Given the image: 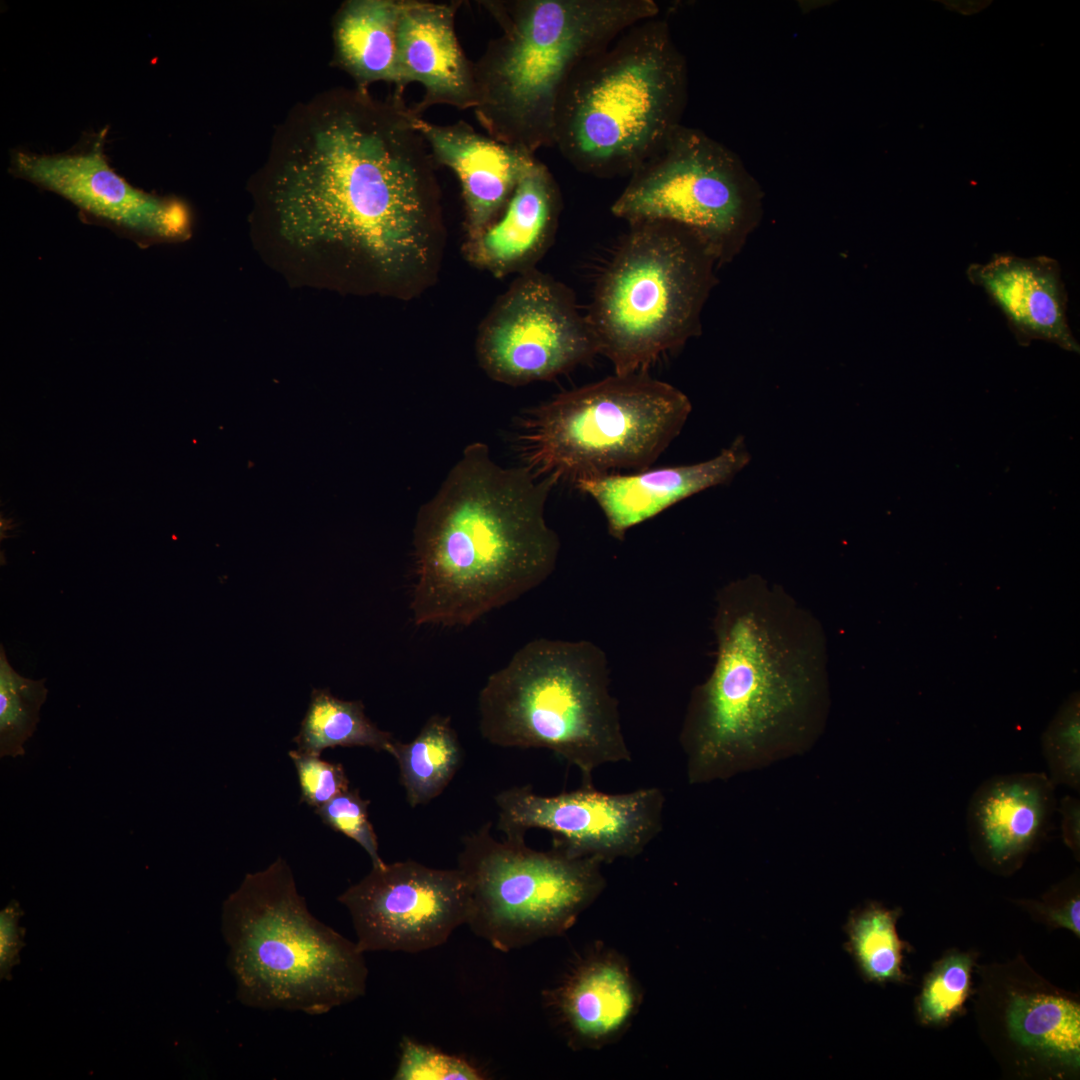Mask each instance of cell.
Instances as JSON below:
<instances>
[{
	"label": "cell",
	"instance_id": "277c9868",
	"mask_svg": "<svg viewBox=\"0 0 1080 1080\" xmlns=\"http://www.w3.org/2000/svg\"><path fill=\"white\" fill-rule=\"evenodd\" d=\"M479 3L501 33L474 62L476 118L492 138L534 155L553 146L557 104L576 68L660 12L653 0Z\"/></svg>",
	"mask_w": 1080,
	"mask_h": 1080
},
{
	"label": "cell",
	"instance_id": "ac0fdd59",
	"mask_svg": "<svg viewBox=\"0 0 1080 1080\" xmlns=\"http://www.w3.org/2000/svg\"><path fill=\"white\" fill-rule=\"evenodd\" d=\"M412 121L435 163L457 176L464 202L465 240L476 237L503 212L536 156L482 134L464 120L441 125L412 111Z\"/></svg>",
	"mask_w": 1080,
	"mask_h": 1080
},
{
	"label": "cell",
	"instance_id": "5bb4252c",
	"mask_svg": "<svg viewBox=\"0 0 1080 1080\" xmlns=\"http://www.w3.org/2000/svg\"><path fill=\"white\" fill-rule=\"evenodd\" d=\"M497 828L505 837L524 838L532 828L555 835L554 848L572 857L603 863L641 854L663 828L665 796L657 787L610 794L593 785L542 796L531 786L496 795Z\"/></svg>",
	"mask_w": 1080,
	"mask_h": 1080
},
{
	"label": "cell",
	"instance_id": "8992f818",
	"mask_svg": "<svg viewBox=\"0 0 1080 1080\" xmlns=\"http://www.w3.org/2000/svg\"><path fill=\"white\" fill-rule=\"evenodd\" d=\"M221 930L245 1006L320 1015L365 994L364 952L310 913L281 857L245 875L223 903Z\"/></svg>",
	"mask_w": 1080,
	"mask_h": 1080
},
{
	"label": "cell",
	"instance_id": "ffe728a7",
	"mask_svg": "<svg viewBox=\"0 0 1080 1080\" xmlns=\"http://www.w3.org/2000/svg\"><path fill=\"white\" fill-rule=\"evenodd\" d=\"M750 461L743 438H736L715 457L689 465L647 468L583 480L575 489L601 509L608 532L623 540L633 527L701 491L727 484Z\"/></svg>",
	"mask_w": 1080,
	"mask_h": 1080
},
{
	"label": "cell",
	"instance_id": "7402d4cb",
	"mask_svg": "<svg viewBox=\"0 0 1080 1080\" xmlns=\"http://www.w3.org/2000/svg\"><path fill=\"white\" fill-rule=\"evenodd\" d=\"M562 208L560 189L537 158L527 168L500 216L463 252L475 267L496 278L536 269L554 239Z\"/></svg>",
	"mask_w": 1080,
	"mask_h": 1080
},
{
	"label": "cell",
	"instance_id": "836d02e7",
	"mask_svg": "<svg viewBox=\"0 0 1080 1080\" xmlns=\"http://www.w3.org/2000/svg\"><path fill=\"white\" fill-rule=\"evenodd\" d=\"M23 910L17 900H11L0 912V977L11 979V971L20 962L25 945V930L19 925Z\"/></svg>",
	"mask_w": 1080,
	"mask_h": 1080
},
{
	"label": "cell",
	"instance_id": "d6a6232c",
	"mask_svg": "<svg viewBox=\"0 0 1080 1080\" xmlns=\"http://www.w3.org/2000/svg\"><path fill=\"white\" fill-rule=\"evenodd\" d=\"M288 754L296 768L302 802L318 808L349 789L342 764L331 763L297 749Z\"/></svg>",
	"mask_w": 1080,
	"mask_h": 1080
},
{
	"label": "cell",
	"instance_id": "44dd1931",
	"mask_svg": "<svg viewBox=\"0 0 1080 1080\" xmlns=\"http://www.w3.org/2000/svg\"><path fill=\"white\" fill-rule=\"evenodd\" d=\"M966 276L1002 312L1020 344L1043 340L1079 352L1067 319L1068 297L1057 260L995 253L985 263H971Z\"/></svg>",
	"mask_w": 1080,
	"mask_h": 1080
},
{
	"label": "cell",
	"instance_id": "7a4b0ae2",
	"mask_svg": "<svg viewBox=\"0 0 1080 1080\" xmlns=\"http://www.w3.org/2000/svg\"><path fill=\"white\" fill-rule=\"evenodd\" d=\"M716 658L680 733L691 784L727 778L799 739L826 704L827 641L818 619L758 575L725 585L713 619Z\"/></svg>",
	"mask_w": 1080,
	"mask_h": 1080
},
{
	"label": "cell",
	"instance_id": "9c48e42d",
	"mask_svg": "<svg viewBox=\"0 0 1080 1080\" xmlns=\"http://www.w3.org/2000/svg\"><path fill=\"white\" fill-rule=\"evenodd\" d=\"M629 229L596 284L586 316L614 373L646 372L701 332L718 262L689 229L644 221Z\"/></svg>",
	"mask_w": 1080,
	"mask_h": 1080
},
{
	"label": "cell",
	"instance_id": "1f68e13d",
	"mask_svg": "<svg viewBox=\"0 0 1080 1080\" xmlns=\"http://www.w3.org/2000/svg\"><path fill=\"white\" fill-rule=\"evenodd\" d=\"M368 805L369 801L360 796L358 789L349 788L315 808V812L328 827L358 843L369 855L373 866H380L385 862L378 852V840L369 821Z\"/></svg>",
	"mask_w": 1080,
	"mask_h": 1080
},
{
	"label": "cell",
	"instance_id": "6da1fadb",
	"mask_svg": "<svg viewBox=\"0 0 1080 1080\" xmlns=\"http://www.w3.org/2000/svg\"><path fill=\"white\" fill-rule=\"evenodd\" d=\"M435 170L401 94L338 92L275 169L277 231L300 251L326 253L356 287L414 298L438 277L446 236Z\"/></svg>",
	"mask_w": 1080,
	"mask_h": 1080
},
{
	"label": "cell",
	"instance_id": "3957f363",
	"mask_svg": "<svg viewBox=\"0 0 1080 1080\" xmlns=\"http://www.w3.org/2000/svg\"><path fill=\"white\" fill-rule=\"evenodd\" d=\"M551 488L505 468L473 442L413 528L417 625L468 626L542 584L560 551L545 506Z\"/></svg>",
	"mask_w": 1080,
	"mask_h": 1080
},
{
	"label": "cell",
	"instance_id": "7c38bea8",
	"mask_svg": "<svg viewBox=\"0 0 1080 1080\" xmlns=\"http://www.w3.org/2000/svg\"><path fill=\"white\" fill-rule=\"evenodd\" d=\"M476 354L493 380L520 386L549 380L598 354L572 292L551 276H517L481 323Z\"/></svg>",
	"mask_w": 1080,
	"mask_h": 1080
},
{
	"label": "cell",
	"instance_id": "e575fe53",
	"mask_svg": "<svg viewBox=\"0 0 1080 1080\" xmlns=\"http://www.w3.org/2000/svg\"><path fill=\"white\" fill-rule=\"evenodd\" d=\"M1058 811L1061 815V837L1065 845L1077 856L1080 850V800L1071 795L1061 798Z\"/></svg>",
	"mask_w": 1080,
	"mask_h": 1080
},
{
	"label": "cell",
	"instance_id": "d4e9b609",
	"mask_svg": "<svg viewBox=\"0 0 1080 1080\" xmlns=\"http://www.w3.org/2000/svg\"><path fill=\"white\" fill-rule=\"evenodd\" d=\"M297 750L320 756L335 747H369L392 753L396 740L365 714L361 701L341 700L328 689H314L300 730L293 739Z\"/></svg>",
	"mask_w": 1080,
	"mask_h": 1080
},
{
	"label": "cell",
	"instance_id": "52a82bcc",
	"mask_svg": "<svg viewBox=\"0 0 1080 1080\" xmlns=\"http://www.w3.org/2000/svg\"><path fill=\"white\" fill-rule=\"evenodd\" d=\"M605 652L587 640L534 639L492 673L478 696L479 730L500 747L548 749L594 771L629 762Z\"/></svg>",
	"mask_w": 1080,
	"mask_h": 1080
},
{
	"label": "cell",
	"instance_id": "4316f807",
	"mask_svg": "<svg viewBox=\"0 0 1080 1080\" xmlns=\"http://www.w3.org/2000/svg\"><path fill=\"white\" fill-rule=\"evenodd\" d=\"M896 918V911L872 904L848 921V948L871 980L901 977L902 945L896 933Z\"/></svg>",
	"mask_w": 1080,
	"mask_h": 1080
},
{
	"label": "cell",
	"instance_id": "f1b7e54d",
	"mask_svg": "<svg viewBox=\"0 0 1080 1080\" xmlns=\"http://www.w3.org/2000/svg\"><path fill=\"white\" fill-rule=\"evenodd\" d=\"M1079 695L1074 693L1061 706L1041 736L1042 755L1048 777L1055 785L1080 792Z\"/></svg>",
	"mask_w": 1080,
	"mask_h": 1080
},
{
	"label": "cell",
	"instance_id": "5b68a950",
	"mask_svg": "<svg viewBox=\"0 0 1080 1080\" xmlns=\"http://www.w3.org/2000/svg\"><path fill=\"white\" fill-rule=\"evenodd\" d=\"M688 100L687 62L658 16L622 32L567 81L553 146L578 171L630 176L678 125Z\"/></svg>",
	"mask_w": 1080,
	"mask_h": 1080
},
{
	"label": "cell",
	"instance_id": "d590c367",
	"mask_svg": "<svg viewBox=\"0 0 1080 1080\" xmlns=\"http://www.w3.org/2000/svg\"><path fill=\"white\" fill-rule=\"evenodd\" d=\"M1079 897L1070 898L1061 909L1053 913V918L1060 924L1079 934Z\"/></svg>",
	"mask_w": 1080,
	"mask_h": 1080
},
{
	"label": "cell",
	"instance_id": "4fadbf2b",
	"mask_svg": "<svg viewBox=\"0 0 1080 1080\" xmlns=\"http://www.w3.org/2000/svg\"><path fill=\"white\" fill-rule=\"evenodd\" d=\"M108 127L86 133L65 152L14 150L9 172L71 203L85 223L106 227L141 248L188 239L189 206L179 197L133 186L105 154Z\"/></svg>",
	"mask_w": 1080,
	"mask_h": 1080
},
{
	"label": "cell",
	"instance_id": "ba28073f",
	"mask_svg": "<svg viewBox=\"0 0 1080 1080\" xmlns=\"http://www.w3.org/2000/svg\"><path fill=\"white\" fill-rule=\"evenodd\" d=\"M692 410L675 386L646 372L617 374L557 394L516 423L523 467L551 489L650 468Z\"/></svg>",
	"mask_w": 1080,
	"mask_h": 1080
},
{
	"label": "cell",
	"instance_id": "9a60e30c",
	"mask_svg": "<svg viewBox=\"0 0 1080 1080\" xmlns=\"http://www.w3.org/2000/svg\"><path fill=\"white\" fill-rule=\"evenodd\" d=\"M468 900L458 868L435 869L413 860L373 866L338 897L364 953H416L442 945L466 924Z\"/></svg>",
	"mask_w": 1080,
	"mask_h": 1080
},
{
	"label": "cell",
	"instance_id": "cb8c5ba5",
	"mask_svg": "<svg viewBox=\"0 0 1080 1080\" xmlns=\"http://www.w3.org/2000/svg\"><path fill=\"white\" fill-rule=\"evenodd\" d=\"M391 755L398 763L407 802L417 807L444 791L461 764L463 751L450 719L435 714L413 740L396 741Z\"/></svg>",
	"mask_w": 1080,
	"mask_h": 1080
},
{
	"label": "cell",
	"instance_id": "8fae6325",
	"mask_svg": "<svg viewBox=\"0 0 1080 1080\" xmlns=\"http://www.w3.org/2000/svg\"><path fill=\"white\" fill-rule=\"evenodd\" d=\"M763 200L760 184L735 152L680 124L631 173L611 212L628 224L664 221L689 229L720 268L760 224Z\"/></svg>",
	"mask_w": 1080,
	"mask_h": 1080
},
{
	"label": "cell",
	"instance_id": "f546056e",
	"mask_svg": "<svg viewBox=\"0 0 1080 1080\" xmlns=\"http://www.w3.org/2000/svg\"><path fill=\"white\" fill-rule=\"evenodd\" d=\"M971 960L962 955L942 961L928 977L919 1010L925 1022L949 1018L964 1002L970 984Z\"/></svg>",
	"mask_w": 1080,
	"mask_h": 1080
},
{
	"label": "cell",
	"instance_id": "4dcf8cb0",
	"mask_svg": "<svg viewBox=\"0 0 1080 1080\" xmlns=\"http://www.w3.org/2000/svg\"><path fill=\"white\" fill-rule=\"evenodd\" d=\"M484 1074L466 1059L404 1037L395 1080H481Z\"/></svg>",
	"mask_w": 1080,
	"mask_h": 1080
},
{
	"label": "cell",
	"instance_id": "2e32d148",
	"mask_svg": "<svg viewBox=\"0 0 1080 1080\" xmlns=\"http://www.w3.org/2000/svg\"><path fill=\"white\" fill-rule=\"evenodd\" d=\"M461 3L402 0L396 35V93L411 83L423 87L422 98L411 108L417 115L435 105L459 110H474L477 105L474 62L464 53L455 29Z\"/></svg>",
	"mask_w": 1080,
	"mask_h": 1080
},
{
	"label": "cell",
	"instance_id": "603a6c76",
	"mask_svg": "<svg viewBox=\"0 0 1080 1080\" xmlns=\"http://www.w3.org/2000/svg\"><path fill=\"white\" fill-rule=\"evenodd\" d=\"M402 0H351L337 15V60L366 90L371 83H398L396 35Z\"/></svg>",
	"mask_w": 1080,
	"mask_h": 1080
},
{
	"label": "cell",
	"instance_id": "e0dca14e",
	"mask_svg": "<svg viewBox=\"0 0 1080 1080\" xmlns=\"http://www.w3.org/2000/svg\"><path fill=\"white\" fill-rule=\"evenodd\" d=\"M544 1002L569 1046L600 1049L632 1024L641 993L625 959L597 946L578 958Z\"/></svg>",
	"mask_w": 1080,
	"mask_h": 1080
},
{
	"label": "cell",
	"instance_id": "30bf717a",
	"mask_svg": "<svg viewBox=\"0 0 1080 1080\" xmlns=\"http://www.w3.org/2000/svg\"><path fill=\"white\" fill-rule=\"evenodd\" d=\"M601 866L554 847L531 849L520 837L499 841L484 825L464 837L458 857L469 895L466 924L502 952L559 936L603 892Z\"/></svg>",
	"mask_w": 1080,
	"mask_h": 1080
},
{
	"label": "cell",
	"instance_id": "d6986e66",
	"mask_svg": "<svg viewBox=\"0 0 1080 1080\" xmlns=\"http://www.w3.org/2000/svg\"><path fill=\"white\" fill-rule=\"evenodd\" d=\"M1056 786L1043 772L995 775L973 792L966 812L972 850L1006 869L1020 862L1048 833L1057 809Z\"/></svg>",
	"mask_w": 1080,
	"mask_h": 1080
},
{
	"label": "cell",
	"instance_id": "83f0119b",
	"mask_svg": "<svg viewBox=\"0 0 1080 1080\" xmlns=\"http://www.w3.org/2000/svg\"><path fill=\"white\" fill-rule=\"evenodd\" d=\"M45 679L18 674L0 648V756L25 754L24 745L34 734L48 690Z\"/></svg>",
	"mask_w": 1080,
	"mask_h": 1080
},
{
	"label": "cell",
	"instance_id": "484cf974",
	"mask_svg": "<svg viewBox=\"0 0 1080 1080\" xmlns=\"http://www.w3.org/2000/svg\"><path fill=\"white\" fill-rule=\"evenodd\" d=\"M1008 1024L1021 1044L1077 1066L1080 1059V1009L1063 998L1032 995L1015 997Z\"/></svg>",
	"mask_w": 1080,
	"mask_h": 1080
}]
</instances>
